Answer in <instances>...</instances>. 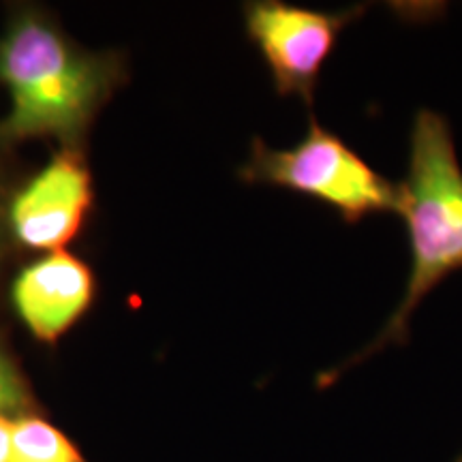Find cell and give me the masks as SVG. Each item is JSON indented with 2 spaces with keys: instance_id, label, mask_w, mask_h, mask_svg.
<instances>
[{
  "instance_id": "52a82bcc",
  "label": "cell",
  "mask_w": 462,
  "mask_h": 462,
  "mask_svg": "<svg viewBox=\"0 0 462 462\" xmlns=\"http://www.w3.org/2000/svg\"><path fill=\"white\" fill-rule=\"evenodd\" d=\"M9 462H86L60 430L42 418L26 415L11 424Z\"/></svg>"
},
{
  "instance_id": "5b68a950",
  "label": "cell",
  "mask_w": 462,
  "mask_h": 462,
  "mask_svg": "<svg viewBox=\"0 0 462 462\" xmlns=\"http://www.w3.org/2000/svg\"><path fill=\"white\" fill-rule=\"evenodd\" d=\"M92 206V178L75 146L58 150L11 199L7 225L17 245L51 251L69 245Z\"/></svg>"
},
{
  "instance_id": "ba28073f",
  "label": "cell",
  "mask_w": 462,
  "mask_h": 462,
  "mask_svg": "<svg viewBox=\"0 0 462 462\" xmlns=\"http://www.w3.org/2000/svg\"><path fill=\"white\" fill-rule=\"evenodd\" d=\"M32 407V396L24 374L20 373L7 351L0 346V415L11 421L26 418Z\"/></svg>"
},
{
  "instance_id": "277c9868",
  "label": "cell",
  "mask_w": 462,
  "mask_h": 462,
  "mask_svg": "<svg viewBox=\"0 0 462 462\" xmlns=\"http://www.w3.org/2000/svg\"><path fill=\"white\" fill-rule=\"evenodd\" d=\"M371 5L346 9H310L282 0H255L242 7L248 42L268 67L276 95L300 99L313 114L321 73L351 24Z\"/></svg>"
},
{
  "instance_id": "30bf717a",
  "label": "cell",
  "mask_w": 462,
  "mask_h": 462,
  "mask_svg": "<svg viewBox=\"0 0 462 462\" xmlns=\"http://www.w3.org/2000/svg\"><path fill=\"white\" fill-rule=\"evenodd\" d=\"M5 223H7V218L3 215V204H0V253H3V238H5Z\"/></svg>"
},
{
  "instance_id": "3957f363",
  "label": "cell",
  "mask_w": 462,
  "mask_h": 462,
  "mask_svg": "<svg viewBox=\"0 0 462 462\" xmlns=\"http://www.w3.org/2000/svg\"><path fill=\"white\" fill-rule=\"evenodd\" d=\"M238 178L245 184H265L313 199L349 227L371 217H401L402 210L401 182L374 170L315 114H309L304 135L289 148H273L255 137Z\"/></svg>"
},
{
  "instance_id": "8992f818",
  "label": "cell",
  "mask_w": 462,
  "mask_h": 462,
  "mask_svg": "<svg viewBox=\"0 0 462 462\" xmlns=\"http://www.w3.org/2000/svg\"><path fill=\"white\" fill-rule=\"evenodd\" d=\"M95 298V274L71 253H50L28 263L11 287L17 317L34 338L56 343L82 319Z\"/></svg>"
},
{
  "instance_id": "7a4b0ae2",
  "label": "cell",
  "mask_w": 462,
  "mask_h": 462,
  "mask_svg": "<svg viewBox=\"0 0 462 462\" xmlns=\"http://www.w3.org/2000/svg\"><path fill=\"white\" fill-rule=\"evenodd\" d=\"M118 75L114 56L82 50L39 11H17L0 37V82L11 99L0 142L54 137L75 146Z\"/></svg>"
},
{
  "instance_id": "8fae6325",
  "label": "cell",
  "mask_w": 462,
  "mask_h": 462,
  "mask_svg": "<svg viewBox=\"0 0 462 462\" xmlns=\"http://www.w3.org/2000/svg\"><path fill=\"white\" fill-rule=\"evenodd\" d=\"M454 462H462V452H460V456H458V458H456Z\"/></svg>"
},
{
  "instance_id": "9c48e42d",
  "label": "cell",
  "mask_w": 462,
  "mask_h": 462,
  "mask_svg": "<svg viewBox=\"0 0 462 462\" xmlns=\"http://www.w3.org/2000/svg\"><path fill=\"white\" fill-rule=\"evenodd\" d=\"M11 424L14 421L0 415V462H9L11 452Z\"/></svg>"
},
{
  "instance_id": "6da1fadb",
  "label": "cell",
  "mask_w": 462,
  "mask_h": 462,
  "mask_svg": "<svg viewBox=\"0 0 462 462\" xmlns=\"http://www.w3.org/2000/svg\"><path fill=\"white\" fill-rule=\"evenodd\" d=\"M401 189V218L409 240V274L402 298L371 343L321 374L323 388L388 346L407 345L420 304L462 270V163L452 125L435 109L421 107L413 116L407 176Z\"/></svg>"
}]
</instances>
